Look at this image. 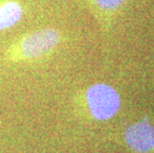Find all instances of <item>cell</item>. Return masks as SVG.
I'll list each match as a JSON object with an SVG mask.
<instances>
[{"label":"cell","mask_w":154,"mask_h":153,"mask_svg":"<svg viewBox=\"0 0 154 153\" xmlns=\"http://www.w3.org/2000/svg\"><path fill=\"white\" fill-rule=\"evenodd\" d=\"M87 103L94 118L106 120L119 112L120 96L112 87L106 84H97L88 90Z\"/></svg>","instance_id":"2"},{"label":"cell","mask_w":154,"mask_h":153,"mask_svg":"<svg viewBox=\"0 0 154 153\" xmlns=\"http://www.w3.org/2000/svg\"><path fill=\"white\" fill-rule=\"evenodd\" d=\"M125 136L127 144L137 153H147L154 149V126L146 120L129 126Z\"/></svg>","instance_id":"3"},{"label":"cell","mask_w":154,"mask_h":153,"mask_svg":"<svg viewBox=\"0 0 154 153\" xmlns=\"http://www.w3.org/2000/svg\"><path fill=\"white\" fill-rule=\"evenodd\" d=\"M25 15L23 4L18 0H0V33L18 25Z\"/></svg>","instance_id":"5"},{"label":"cell","mask_w":154,"mask_h":153,"mask_svg":"<svg viewBox=\"0 0 154 153\" xmlns=\"http://www.w3.org/2000/svg\"><path fill=\"white\" fill-rule=\"evenodd\" d=\"M103 28H109L127 0H83Z\"/></svg>","instance_id":"4"},{"label":"cell","mask_w":154,"mask_h":153,"mask_svg":"<svg viewBox=\"0 0 154 153\" xmlns=\"http://www.w3.org/2000/svg\"><path fill=\"white\" fill-rule=\"evenodd\" d=\"M64 40L61 30L45 27L20 36L6 48L5 59L12 63H28L46 58L57 50Z\"/></svg>","instance_id":"1"}]
</instances>
